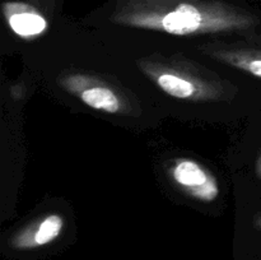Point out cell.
Masks as SVG:
<instances>
[{"instance_id": "8992f818", "label": "cell", "mask_w": 261, "mask_h": 260, "mask_svg": "<svg viewBox=\"0 0 261 260\" xmlns=\"http://www.w3.org/2000/svg\"><path fill=\"white\" fill-rule=\"evenodd\" d=\"M155 81L163 92L175 98L186 99L190 98L195 93V86L188 79L176 75V74L162 73L157 76Z\"/></svg>"}, {"instance_id": "277c9868", "label": "cell", "mask_w": 261, "mask_h": 260, "mask_svg": "<svg viewBox=\"0 0 261 260\" xmlns=\"http://www.w3.org/2000/svg\"><path fill=\"white\" fill-rule=\"evenodd\" d=\"M81 99L91 109L109 112V114L119 112L121 107L119 97L107 87H91L84 89L81 93Z\"/></svg>"}, {"instance_id": "7a4b0ae2", "label": "cell", "mask_w": 261, "mask_h": 260, "mask_svg": "<svg viewBox=\"0 0 261 260\" xmlns=\"http://www.w3.org/2000/svg\"><path fill=\"white\" fill-rule=\"evenodd\" d=\"M172 176L178 185L189 189L194 196L204 201H212L218 195L216 180L195 161L182 160L172 170Z\"/></svg>"}, {"instance_id": "5b68a950", "label": "cell", "mask_w": 261, "mask_h": 260, "mask_svg": "<svg viewBox=\"0 0 261 260\" xmlns=\"http://www.w3.org/2000/svg\"><path fill=\"white\" fill-rule=\"evenodd\" d=\"M64 227V219L60 214H50L45 217L42 221L38 223L33 231L32 239L27 240L23 244H20V247H33V246H42V245L48 244L54 241L56 237L60 235L61 229Z\"/></svg>"}, {"instance_id": "52a82bcc", "label": "cell", "mask_w": 261, "mask_h": 260, "mask_svg": "<svg viewBox=\"0 0 261 260\" xmlns=\"http://www.w3.org/2000/svg\"><path fill=\"white\" fill-rule=\"evenodd\" d=\"M234 65L241 68L242 70L247 71L251 75L261 79V56H255V58H244L240 60H233Z\"/></svg>"}, {"instance_id": "6da1fadb", "label": "cell", "mask_w": 261, "mask_h": 260, "mask_svg": "<svg viewBox=\"0 0 261 260\" xmlns=\"http://www.w3.org/2000/svg\"><path fill=\"white\" fill-rule=\"evenodd\" d=\"M135 24L160 28L171 35L184 36L206 30H223L224 27L232 25L233 23L227 22V19L222 17L205 13L195 5L184 3L176 5L175 9L158 17L137 18Z\"/></svg>"}, {"instance_id": "3957f363", "label": "cell", "mask_w": 261, "mask_h": 260, "mask_svg": "<svg viewBox=\"0 0 261 260\" xmlns=\"http://www.w3.org/2000/svg\"><path fill=\"white\" fill-rule=\"evenodd\" d=\"M8 23L13 32L20 37H35L45 32L47 28L45 18L27 8H22L12 14H8Z\"/></svg>"}]
</instances>
